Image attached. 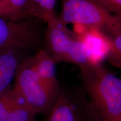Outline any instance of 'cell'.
I'll return each mask as SVG.
<instances>
[{
  "label": "cell",
  "instance_id": "6da1fadb",
  "mask_svg": "<svg viewBox=\"0 0 121 121\" xmlns=\"http://www.w3.org/2000/svg\"><path fill=\"white\" fill-rule=\"evenodd\" d=\"M79 69L82 88L102 119L121 117V78L93 62Z\"/></svg>",
  "mask_w": 121,
  "mask_h": 121
},
{
  "label": "cell",
  "instance_id": "7a4b0ae2",
  "mask_svg": "<svg viewBox=\"0 0 121 121\" xmlns=\"http://www.w3.org/2000/svg\"><path fill=\"white\" fill-rule=\"evenodd\" d=\"M13 89L37 114H48L59 94L42 82L33 67L31 57L20 63Z\"/></svg>",
  "mask_w": 121,
  "mask_h": 121
},
{
  "label": "cell",
  "instance_id": "3957f363",
  "mask_svg": "<svg viewBox=\"0 0 121 121\" xmlns=\"http://www.w3.org/2000/svg\"><path fill=\"white\" fill-rule=\"evenodd\" d=\"M58 17L63 23L80 24L100 30L104 35L112 33L121 19L109 13L91 0H61Z\"/></svg>",
  "mask_w": 121,
  "mask_h": 121
},
{
  "label": "cell",
  "instance_id": "277c9868",
  "mask_svg": "<svg viewBox=\"0 0 121 121\" xmlns=\"http://www.w3.org/2000/svg\"><path fill=\"white\" fill-rule=\"evenodd\" d=\"M44 121H103L82 88L62 87Z\"/></svg>",
  "mask_w": 121,
  "mask_h": 121
},
{
  "label": "cell",
  "instance_id": "5b68a950",
  "mask_svg": "<svg viewBox=\"0 0 121 121\" xmlns=\"http://www.w3.org/2000/svg\"><path fill=\"white\" fill-rule=\"evenodd\" d=\"M40 39V30L32 20L16 21L0 17V51L32 48Z\"/></svg>",
  "mask_w": 121,
  "mask_h": 121
},
{
  "label": "cell",
  "instance_id": "8992f818",
  "mask_svg": "<svg viewBox=\"0 0 121 121\" xmlns=\"http://www.w3.org/2000/svg\"><path fill=\"white\" fill-rule=\"evenodd\" d=\"M44 34V49L56 63L64 62L71 41L75 35L69 30L67 25L56 16L45 22Z\"/></svg>",
  "mask_w": 121,
  "mask_h": 121
},
{
  "label": "cell",
  "instance_id": "52a82bcc",
  "mask_svg": "<svg viewBox=\"0 0 121 121\" xmlns=\"http://www.w3.org/2000/svg\"><path fill=\"white\" fill-rule=\"evenodd\" d=\"M33 67L39 78L45 85L54 93L58 94L60 86L57 78L55 62L43 48L37 51L31 57Z\"/></svg>",
  "mask_w": 121,
  "mask_h": 121
},
{
  "label": "cell",
  "instance_id": "ba28073f",
  "mask_svg": "<svg viewBox=\"0 0 121 121\" xmlns=\"http://www.w3.org/2000/svg\"><path fill=\"white\" fill-rule=\"evenodd\" d=\"M20 50L7 49L0 51V94L9 88L20 60Z\"/></svg>",
  "mask_w": 121,
  "mask_h": 121
},
{
  "label": "cell",
  "instance_id": "9c48e42d",
  "mask_svg": "<svg viewBox=\"0 0 121 121\" xmlns=\"http://www.w3.org/2000/svg\"><path fill=\"white\" fill-rule=\"evenodd\" d=\"M7 96L10 121H37L35 117L37 114L13 89L7 90Z\"/></svg>",
  "mask_w": 121,
  "mask_h": 121
},
{
  "label": "cell",
  "instance_id": "30bf717a",
  "mask_svg": "<svg viewBox=\"0 0 121 121\" xmlns=\"http://www.w3.org/2000/svg\"><path fill=\"white\" fill-rule=\"evenodd\" d=\"M57 0H28L26 15L29 20L36 19L46 22L56 16L55 13Z\"/></svg>",
  "mask_w": 121,
  "mask_h": 121
},
{
  "label": "cell",
  "instance_id": "8fae6325",
  "mask_svg": "<svg viewBox=\"0 0 121 121\" xmlns=\"http://www.w3.org/2000/svg\"><path fill=\"white\" fill-rule=\"evenodd\" d=\"M64 62L72 63L78 67L92 62L84 43L75 36L73 37L69 45Z\"/></svg>",
  "mask_w": 121,
  "mask_h": 121
},
{
  "label": "cell",
  "instance_id": "7c38bea8",
  "mask_svg": "<svg viewBox=\"0 0 121 121\" xmlns=\"http://www.w3.org/2000/svg\"><path fill=\"white\" fill-rule=\"evenodd\" d=\"M105 36L109 42L110 58L114 65L121 69V26L113 33Z\"/></svg>",
  "mask_w": 121,
  "mask_h": 121
},
{
  "label": "cell",
  "instance_id": "4fadbf2b",
  "mask_svg": "<svg viewBox=\"0 0 121 121\" xmlns=\"http://www.w3.org/2000/svg\"><path fill=\"white\" fill-rule=\"evenodd\" d=\"M114 16L121 19V0H91Z\"/></svg>",
  "mask_w": 121,
  "mask_h": 121
},
{
  "label": "cell",
  "instance_id": "5bb4252c",
  "mask_svg": "<svg viewBox=\"0 0 121 121\" xmlns=\"http://www.w3.org/2000/svg\"><path fill=\"white\" fill-rule=\"evenodd\" d=\"M12 9L19 21L29 20L26 15L28 0H8Z\"/></svg>",
  "mask_w": 121,
  "mask_h": 121
},
{
  "label": "cell",
  "instance_id": "9a60e30c",
  "mask_svg": "<svg viewBox=\"0 0 121 121\" xmlns=\"http://www.w3.org/2000/svg\"><path fill=\"white\" fill-rule=\"evenodd\" d=\"M0 17L19 21L8 0H0Z\"/></svg>",
  "mask_w": 121,
  "mask_h": 121
},
{
  "label": "cell",
  "instance_id": "2e32d148",
  "mask_svg": "<svg viewBox=\"0 0 121 121\" xmlns=\"http://www.w3.org/2000/svg\"><path fill=\"white\" fill-rule=\"evenodd\" d=\"M7 90L0 94V121H10L7 109Z\"/></svg>",
  "mask_w": 121,
  "mask_h": 121
},
{
  "label": "cell",
  "instance_id": "e0dca14e",
  "mask_svg": "<svg viewBox=\"0 0 121 121\" xmlns=\"http://www.w3.org/2000/svg\"><path fill=\"white\" fill-rule=\"evenodd\" d=\"M103 121H121V117L115 118H112V119H102Z\"/></svg>",
  "mask_w": 121,
  "mask_h": 121
}]
</instances>
